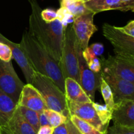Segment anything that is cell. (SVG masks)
<instances>
[{"mask_svg": "<svg viewBox=\"0 0 134 134\" xmlns=\"http://www.w3.org/2000/svg\"><path fill=\"white\" fill-rule=\"evenodd\" d=\"M1 134H13L7 126H1Z\"/></svg>", "mask_w": 134, "mask_h": 134, "instance_id": "cell-37", "label": "cell"}, {"mask_svg": "<svg viewBox=\"0 0 134 134\" xmlns=\"http://www.w3.org/2000/svg\"><path fill=\"white\" fill-rule=\"evenodd\" d=\"M64 88L66 99L77 102H93L81 86L79 83L71 78H65Z\"/></svg>", "mask_w": 134, "mask_h": 134, "instance_id": "cell-15", "label": "cell"}, {"mask_svg": "<svg viewBox=\"0 0 134 134\" xmlns=\"http://www.w3.org/2000/svg\"><path fill=\"white\" fill-rule=\"evenodd\" d=\"M17 104L0 89V126H6L14 113Z\"/></svg>", "mask_w": 134, "mask_h": 134, "instance_id": "cell-18", "label": "cell"}, {"mask_svg": "<svg viewBox=\"0 0 134 134\" xmlns=\"http://www.w3.org/2000/svg\"><path fill=\"white\" fill-rule=\"evenodd\" d=\"M24 85L14 70L12 62L5 63L0 60V89L17 104Z\"/></svg>", "mask_w": 134, "mask_h": 134, "instance_id": "cell-6", "label": "cell"}, {"mask_svg": "<svg viewBox=\"0 0 134 134\" xmlns=\"http://www.w3.org/2000/svg\"><path fill=\"white\" fill-rule=\"evenodd\" d=\"M43 112H44L47 119H48L49 124L51 126H52L54 128L65 123L69 118L62 113L55 111L52 109H47Z\"/></svg>", "mask_w": 134, "mask_h": 134, "instance_id": "cell-23", "label": "cell"}, {"mask_svg": "<svg viewBox=\"0 0 134 134\" xmlns=\"http://www.w3.org/2000/svg\"><path fill=\"white\" fill-rule=\"evenodd\" d=\"M92 106L94 108L98 115V118L100 120L102 124L107 128L110 121L111 120V111L109 110L105 105H102L97 102H92Z\"/></svg>", "mask_w": 134, "mask_h": 134, "instance_id": "cell-24", "label": "cell"}, {"mask_svg": "<svg viewBox=\"0 0 134 134\" xmlns=\"http://www.w3.org/2000/svg\"><path fill=\"white\" fill-rule=\"evenodd\" d=\"M65 124H66L67 129H68V134H81L78 131V130L76 128L75 126L73 124V123L71 122L69 118H68V120L65 122Z\"/></svg>", "mask_w": 134, "mask_h": 134, "instance_id": "cell-34", "label": "cell"}, {"mask_svg": "<svg viewBox=\"0 0 134 134\" xmlns=\"http://www.w3.org/2000/svg\"><path fill=\"white\" fill-rule=\"evenodd\" d=\"M102 67L107 68L114 74L134 83V60L115 55L100 59Z\"/></svg>", "mask_w": 134, "mask_h": 134, "instance_id": "cell-10", "label": "cell"}, {"mask_svg": "<svg viewBox=\"0 0 134 134\" xmlns=\"http://www.w3.org/2000/svg\"><path fill=\"white\" fill-rule=\"evenodd\" d=\"M0 134H1V126H0Z\"/></svg>", "mask_w": 134, "mask_h": 134, "instance_id": "cell-39", "label": "cell"}, {"mask_svg": "<svg viewBox=\"0 0 134 134\" xmlns=\"http://www.w3.org/2000/svg\"><path fill=\"white\" fill-rule=\"evenodd\" d=\"M54 128L51 125L41 126L37 131V134H53Z\"/></svg>", "mask_w": 134, "mask_h": 134, "instance_id": "cell-33", "label": "cell"}, {"mask_svg": "<svg viewBox=\"0 0 134 134\" xmlns=\"http://www.w3.org/2000/svg\"><path fill=\"white\" fill-rule=\"evenodd\" d=\"M67 106L69 116L74 115L87 122L102 132H106V128L98 118L92 102H77L66 99Z\"/></svg>", "mask_w": 134, "mask_h": 134, "instance_id": "cell-11", "label": "cell"}, {"mask_svg": "<svg viewBox=\"0 0 134 134\" xmlns=\"http://www.w3.org/2000/svg\"><path fill=\"white\" fill-rule=\"evenodd\" d=\"M57 13V19L59 20L64 27L66 28L69 24L73 22V16L71 13L65 7H60L56 11Z\"/></svg>", "mask_w": 134, "mask_h": 134, "instance_id": "cell-26", "label": "cell"}, {"mask_svg": "<svg viewBox=\"0 0 134 134\" xmlns=\"http://www.w3.org/2000/svg\"><path fill=\"white\" fill-rule=\"evenodd\" d=\"M103 34L114 47L115 55L134 60V38L124 34L119 28L109 24H104Z\"/></svg>", "mask_w": 134, "mask_h": 134, "instance_id": "cell-5", "label": "cell"}, {"mask_svg": "<svg viewBox=\"0 0 134 134\" xmlns=\"http://www.w3.org/2000/svg\"><path fill=\"white\" fill-rule=\"evenodd\" d=\"M31 84L39 91L48 109L69 118L65 93L50 78L35 72Z\"/></svg>", "mask_w": 134, "mask_h": 134, "instance_id": "cell-3", "label": "cell"}, {"mask_svg": "<svg viewBox=\"0 0 134 134\" xmlns=\"http://www.w3.org/2000/svg\"><path fill=\"white\" fill-rule=\"evenodd\" d=\"M93 13H86L77 17L73 19V28L78 45L82 50L88 46V42L92 35L98 31L94 23Z\"/></svg>", "mask_w": 134, "mask_h": 134, "instance_id": "cell-9", "label": "cell"}, {"mask_svg": "<svg viewBox=\"0 0 134 134\" xmlns=\"http://www.w3.org/2000/svg\"><path fill=\"white\" fill-rule=\"evenodd\" d=\"M91 49L92 51H93L96 56H99L103 53L104 52V46L103 44L99 43H95L92 44L91 45L89 46Z\"/></svg>", "mask_w": 134, "mask_h": 134, "instance_id": "cell-31", "label": "cell"}, {"mask_svg": "<svg viewBox=\"0 0 134 134\" xmlns=\"http://www.w3.org/2000/svg\"><path fill=\"white\" fill-rule=\"evenodd\" d=\"M100 72L112 91L115 102L123 99L134 100V83L119 77L104 67H102Z\"/></svg>", "mask_w": 134, "mask_h": 134, "instance_id": "cell-8", "label": "cell"}, {"mask_svg": "<svg viewBox=\"0 0 134 134\" xmlns=\"http://www.w3.org/2000/svg\"><path fill=\"white\" fill-rule=\"evenodd\" d=\"M82 1H83L84 2H85V1H88V0H82Z\"/></svg>", "mask_w": 134, "mask_h": 134, "instance_id": "cell-38", "label": "cell"}, {"mask_svg": "<svg viewBox=\"0 0 134 134\" xmlns=\"http://www.w3.org/2000/svg\"><path fill=\"white\" fill-rule=\"evenodd\" d=\"M105 134H134V128L114 124L107 127Z\"/></svg>", "mask_w": 134, "mask_h": 134, "instance_id": "cell-27", "label": "cell"}, {"mask_svg": "<svg viewBox=\"0 0 134 134\" xmlns=\"http://www.w3.org/2000/svg\"><path fill=\"white\" fill-rule=\"evenodd\" d=\"M13 59L12 51L10 47L2 42H0V60L5 63L11 61Z\"/></svg>", "mask_w": 134, "mask_h": 134, "instance_id": "cell-28", "label": "cell"}, {"mask_svg": "<svg viewBox=\"0 0 134 134\" xmlns=\"http://www.w3.org/2000/svg\"><path fill=\"white\" fill-rule=\"evenodd\" d=\"M17 107L25 120L34 127L35 131H37L40 127L39 122V114L37 112L20 105H17Z\"/></svg>", "mask_w": 134, "mask_h": 134, "instance_id": "cell-21", "label": "cell"}, {"mask_svg": "<svg viewBox=\"0 0 134 134\" xmlns=\"http://www.w3.org/2000/svg\"><path fill=\"white\" fill-rule=\"evenodd\" d=\"M19 45L33 69L35 72L50 78L65 93V79L58 63L50 55L36 39L30 35L28 32H24Z\"/></svg>", "mask_w": 134, "mask_h": 134, "instance_id": "cell-2", "label": "cell"}, {"mask_svg": "<svg viewBox=\"0 0 134 134\" xmlns=\"http://www.w3.org/2000/svg\"><path fill=\"white\" fill-rule=\"evenodd\" d=\"M82 56L87 64L89 69L95 73H99L102 70V64L100 59L95 55L89 46L82 50Z\"/></svg>", "mask_w": 134, "mask_h": 134, "instance_id": "cell-20", "label": "cell"}, {"mask_svg": "<svg viewBox=\"0 0 134 134\" xmlns=\"http://www.w3.org/2000/svg\"><path fill=\"white\" fill-rule=\"evenodd\" d=\"M41 17L46 22H51L57 18V13L51 9H46L41 11Z\"/></svg>", "mask_w": 134, "mask_h": 134, "instance_id": "cell-29", "label": "cell"}, {"mask_svg": "<svg viewBox=\"0 0 134 134\" xmlns=\"http://www.w3.org/2000/svg\"><path fill=\"white\" fill-rule=\"evenodd\" d=\"M99 89L103 97V100L105 102V106L108 108L109 110L111 111L115 105V101H114L113 95L112 91L109 86L107 83L105 81L104 79L101 76L100 78V85H99Z\"/></svg>", "mask_w": 134, "mask_h": 134, "instance_id": "cell-22", "label": "cell"}, {"mask_svg": "<svg viewBox=\"0 0 134 134\" xmlns=\"http://www.w3.org/2000/svg\"><path fill=\"white\" fill-rule=\"evenodd\" d=\"M31 13L29 18L28 33L59 64L64 31L66 28L56 18L46 22L41 17L40 7L34 0H30Z\"/></svg>", "mask_w": 134, "mask_h": 134, "instance_id": "cell-1", "label": "cell"}, {"mask_svg": "<svg viewBox=\"0 0 134 134\" xmlns=\"http://www.w3.org/2000/svg\"><path fill=\"white\" fill-rule=\"evenodd\" d=\"M0 42L6 43L10 47L12 51L13 58L15 60L18 65L22 70L27 84H31L35 71L33 69L32 66L29 63L26 55L20 47V45L8 39L1 33H0Z\"/></svg>", "mask_w": 134, "mask_h": 134, "instance_id": "cell-14", "label": "cell"}, {"mask_svg": "<svg viewBox=\"0 0 134 134\" xmlns=\"http://www.w3.org/2000/svg\"><path fill=\"white\" fill-rule=\"evenodd\" d=\"M65 8L71 13L74 18L82 14L91 13V11L86 7L82 0H75L68 4Z\"/></svg>", "mask_w": 134, "mask_h": 134, "instance_id": "cell-25", "label": "cell"}, {"mask_svg": "<svg viewBox=\"0 0 134 134\" xmlns=\"http://www.w3.org/2000/svg\"><path fill=\"white\" fill-rule=\"evenodd\" d=\"M77 43L71 24L65 28L59 66L64 79L71 78L79 82V66L77 53Z\"/></svg>", "mask_w": 134, "mask_h": 134, "instance_id": "cell-4", "label": "cell"}, {"mask_svg": "<svg viewBox=\"0 0 134 134\" xmlns=\"http://www.w3.org/2000/svg\"><path fill=\"white\" fill-rule=\"evenodd\" d=\"M6 126L13 134H37V131L22 116L17 106Z\"/></svg>", "mask_w": 134, "mask_h": 134, "instance_id": "cell-16", "label": "cell"}, {"mask_svg": "<svg viewBox=\"0 0 134 134\" xmlns=\"http://www.w3.org/2000/svg\"><path fill=\"white\" fill-rule=\"evenodd\" d=\"M69 119L81 134H105V132L99 131L94 126L80 119L76 116L70 115Z\"/></svg>", "mask_w": 134, "mask_h": 134, "instance_id": "cell-19", "label": "cell"}, {"mask_svg": "<svg viewBox=\"0 0 134 134\" xmlns=\"http://www.w3.org/2000/svg\"><path fill=\"white\" fill-rule=\"evenodd\" d=\"M114 124L134 128V100L123 99L115 103L111 110Z\"/></svg>", "mask_w": 134, "mask_h": 134, "instance_id": "cell-12", "label": "cell"}, {"mask_svg": "<svg viewBox=\"0 0 134 134\" xmlns=\"http://www.w3.org/2000/svg\"><path fill=\"white\" fill-rule=\"evenodd\" d=\"M53 134H68V129H67L65 123L55 127L54 130Z\"/></svg>", "mask_w": 134, "mask_h": 134, "instance_id": "cell-35", "label": "cell"}, {"mask_svg": "<svg viewBox=\"0 0 134 134\" xmlns=\"http://www.w3.org/2000/svg\"><path fill=\"white\" fill-rule=\"evenodd\" d=\"M86 7L94 14L111 10L122 11L120 0H88L84 2Z\"/></svg>", "mask_w": 134, "mask_h": 134, "instance_id": "cell-17", "label": "cell"}, {"mask_svg": "<svg viewBox=\"0 0 134 134\" xmlns=\"http://www.w3.org/2000/svg\"><path fill=\"white\" fill-rule=\"evenodd\" d=\"M38 114H39V122L40 126H44V125H50L49 123H48V119H47L44 112H38Z\"/></svg>", "mask_w": 134, "mask_h": 134, "instance_id": "cell-36", "label": "cell"}, {"mask_svg": "<svg viewBox=\"0 0 134 134\" xmlns=\"http://www.w3.org/2000/svg\"><path fill=\"white\" fill-rule=\"evenodd\" d=\"M120 31L124 32V34L134 38V20L130 21L126 26L123 27H118Z\"/></svg>", "mask_w": 134, "mask_h": 134, "instance_id": "cell-30", "label": "cell"}, {"mask_svg": "<svg viewBox=\"0 0 134 134\" xmlns=\"http://www.w3.org/2000/svg\"><path fill=\"white\" fill-rule=\"evenodd\" d=\"M77 59L79 66V83L92 102H94L95 93L99 89L101 72L95 73L89 69L82 56V49L77 44Z\"/></svg>", "mask_w": 134, "mask_h": 134, "instance_id": "cell-7", "label": "cell"}, {"mask_svg": "<svg viewBox=\"0 0 134 134\" xmlns=\"http://www.w3.org/2000/svg\"><path fill=\"white\" fill-rule=\"evenodd\" d=\"M122 7V11H131L133 12L134 11V0H120Z\"/></svg>", "mask_w": 134, "mask_h": 134, "instance_id": "cell-32", "label": "cell"}, {"mask_svg": "<svg viewBox=\"0 0 134 134\" xmlns=\"http://www.w3.org/2000/svg\"><path fill=\"white\" fill-rule=\"evenodd\" d=\"M17 105L25 106L37 112L48 109L39 91L31 84L24 85Z\"/></svg>", "mask_w": 134, "mask_h": 134, "instance_id": "cell-13", "label": "cell"}]
</instances>
